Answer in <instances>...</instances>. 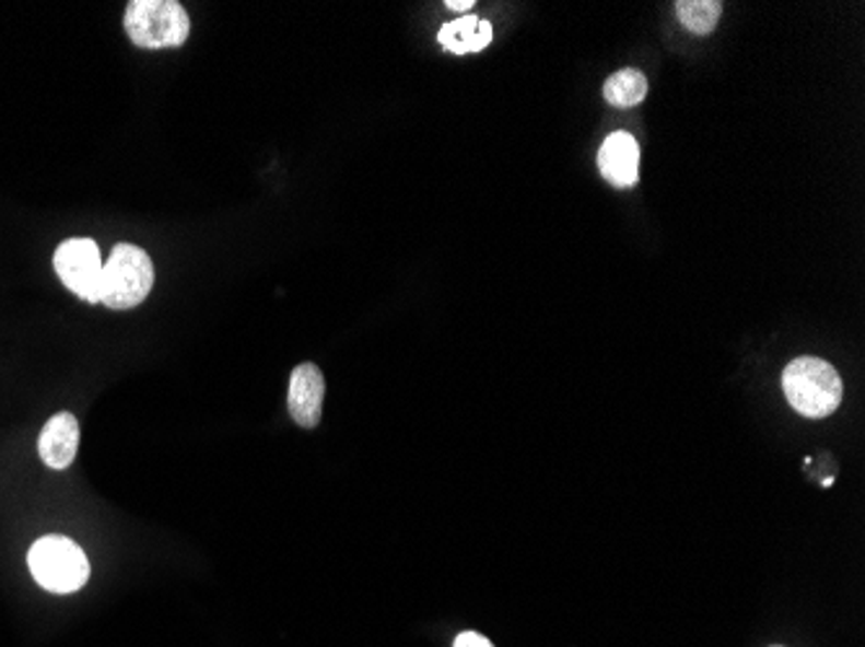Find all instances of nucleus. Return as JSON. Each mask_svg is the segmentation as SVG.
<instances>
[{
	"label": "nucleus",
	"mask_w": 865,
	"mask_h": 647,
	"mask_svg": "<svg viewBox=\"0 0 865 647\" xmlns=\"http://www.w3.org/2000/svg\"><path fill=\"white\" fill-rule=\"evenodd\" d=\"M645 96H648V79L643 75V70L635 68L617 70V73L609 75V81L604 83V98H607L611 107H620V109L638 107Z\"/></svg>",
	"instance_id": "obj_10"
},
{
	"label": "nucleus",
	"mask_w": 865,
	"mask_h": 647,
	"mask_svg": "<svg viewBox=\"0 0 865 647\" xmlns=\"http://www.w3.org/2000/svg\"><path fill=\"white\" fill-rule=\"evenodd\" d=\"M325 404V376L314 363H301L288 381V410L301 427L312 431L322 420Z\"/></svg>",
	"instance_id": "obj_6"
},
{
	"label": "nucleus",
	"mask_w": 865,
	"mask_h": 647,
	"mask_svg": "<svg viewBox=\"0 0 865 647\" xmlns=\"http://www.w3.org/2000/svg\"><path fill=\"white\" fill-rule=\"evenodd\" d=\"M772 647H780V645H772Z\"/></svg>",
	"instance_id": "obj_14"
},
{
	"label": "nucleus",
	"mask_w": 865,
	"mask_h": 647,
	"mask_svg": "<svg viewBox=\"0 0 865 647\" xmlns=\"http://www.w3.org/2000/svg\"><path fill=\"white\" fill-rule=\"evenodd\" d=\"M34 580L49 593H75L89 583V557L73 539L49 533L34 541L30 550Z\"/></svg>",
	"instance_id": "obj_3"
},
{
	"label": "nucleus",
	"mask_w": 865,
	"mask_h": 647,
	"mask_svg": "<svg viewBox=\"0 0 865 647\" xmlns=\"http://www.w3.org/2000/svg\"><path fill=\"white\" fill-rule=\"evenodd\" d=\"M454 647H492V643L488 637L477 635V632H461V635L456 637Z\"/></svg>",
	"instance_id": "obj_12"
},
{
	"label": "nucleus",
	"mask_w": 865,
	"mask_h": 647,
	"mask_svg": "<svg viewBox=\"0 0 865 647\" xmlns=\"http://www.w3.org/2000/svg\"><path fill=\"white\" fill-rule=\"evenodd\" d=\"M783 391L793 410L808 420L829 417L842 402V378L819 357H796L783 370Z\"/></svg>",
	"instance_id": "obj_1"
},
{
	"label": "nucleus",
	"mask_w": 865,
	"mask_h": 647,
	"mask_svg": "<svg viewBox=\"0 0 865 647\" xmlns=\"http://www.w3.org/2000/svg\"><path fill=\"white\" fill-rule=\"evenodd\" d=\"M640 145L630 132H611L601 143L599 168L604 179L615 187H632L638 181Z\"/></svg>",
	"instance_id": "obj_8"
},
{
	"label": "nucleus",
	"mask_w": 865,
	"mask_h": 647,
	"mask_svg": "<svg viewBox=\"0 0 865 647\" xmlns=\"http://www.w3.org/2000/svg\"><path fill=\"white\" fill-rule=\"evenodd\" d=\"M439 42L443 49L454 55H467V52H480L492 42V26L490 21H482L477 16H461L452 21V24H443L439 32Z\"/></svg>",
	"instance_id": "obj_9"
},
{
	"label": "nucleus",
	"mask_w": 865,
	"mask_h": 647,
	"mask_svg": "<svg viewBox=\"0 0 865 647\" xmlns=\"http://www.w3.org/2000/svg\"><path fill=\"white\" fill-rule=\"evenodd\" d=\"M721 13L723 5L718 0H679L677 3V16L685 24V30L700 34V37H705V34L715 30V24L721 21Z\"/></svg>",
	"instance_id": "obj_11"
},
{
	"label": "nucleus",
	"mask_w": 865,
	"mask_h": 647,
	"mask_svg": "<svg viewBox=\"0 0 865 647\" xmlns=\"http://www.w3.org/2000/svg\"><path fill=\"white\" fill-rule=\"evenodd\" d=\"M81 427L70 412H58L49 417L39 435V456L49 469H68L79 454Z\"/></svg>",
	"instance_id": "obj_7"
},
{
	"label": "nucleus",
	"mask_w": 865,
	"mask_h": 647,
	"mask_svg": "<svg viewBox=\"0 0 865 647\" xmlns=\"http://www.w3.org/2000/svg\"><path fill=\"white\" fill-rule=\"evenodd\" d=\"M55 272L68 291L89 304H98L102 293V251L91 238H68L55 249Z\"/></svg>",
	"instance_id": "obj_5"
},
{
	"label": "nucleus",
	"mask_w": 865,
	"mask_h": 647,
	"mask_svg": "<svg viewBox=\"0 0 865 647\" xmlns=\"http://www.w3.org/2000/svg\"><path fill=\"white\" fill-rule=\"evenodd\" d=\"M153 262L140 246L117 244L104 262L98 304L128 311L143 304L153 287Z\"/></svg>",
	"instance_id": "obj_2"
},
{
	"label": "nucleus",
	"mask_w": 865,
	"mask_h": 647,
	"mask_svg": "<svg viewBox=\"0 0 865 647\" xmlns=\"http://www.w3.org/2000/svg\"><path fill=\"white\" fill-rule=\"evenodd\" d=\"M446 9H448V11H456V13H464V11L475 9V0H448Z\"/></svg>",
	"instance_id": "obj_13"
},
{
	"label": "nucleus",
	"mask_w": 865,
	"mask_h": 647,
	"mask_svg": "<svg viewBox=\"0 0 865 647\" xmlns=\"http://www.w3.org/2000/svg\"><path fill=\"white\" fill-rule=\"evenodd\" d=\"M125 32L143 49L182 47L189 37L187 9L177 0H132L125 11Z\"/></svg>",
	"instance_id": "obj_4"
}]
</instances>
